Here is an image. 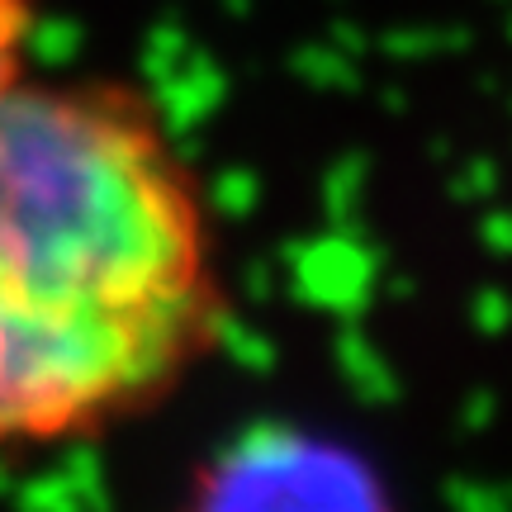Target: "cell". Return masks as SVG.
Here are the masks:
<instances>
[{"instance_id":"cell-1","label":"cell","mask_w":512,"mask_h":512,"mask_svg":"<svg viewBox=\"0 0 512 512\" xmlns=\"http://www.w3.org/2000/svg\"><path fill=\"white\" fill-rule=\"evenodd\" d=\"M223 318L219 228L152 105L48 76L0 95V456L157 408Z\"/></svg>"},{"instance_id":"cell-2","label":"cell","mask_w":512,"mask_h":512,"mask_svg":"<svg viewBox=\"0 0 512 512\" xmlns=\"http://www.w3.org/2000/svg\"><path fill=\"white\" fill-rule=\"evenodd\" d=\"M29 29H34L29 0H0V95L29 76Z\"/></svg>"}]
</instances>
